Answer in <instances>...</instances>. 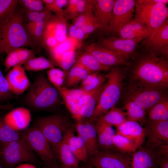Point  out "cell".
<instances>
[{"instance_id":"6da1fadb","label":"cell","mask_w":168,"mask_h":168,"mask_svg":"<svg viewBox=\"0 0 168 168\" xmlns=\"http://www.w3.org/2000/svg\"><path fill=\"white\" fill-rule=\"evenodd\" d=\"M137 50L126 66L130 82L167 88L168 58L155 54Z\"/></svg>"},{"instance_id":"7a4b0ae2","label":"cell","mask_w":168,"mask_h":168,"mask_svg":"<svg viewBox=\"0 0 168 168\" xmlns=\"http://www.w3.org/2000/svg\"><path fill=\"white\" fill-rule=\"evenodd\" d=\"M36 45L24 25L23 11L16 9L0 23V54H7L16 48Z\"/></svg>"},{"instance_id":"3957f363","label":"cell","mask_w":168,"mask_h":168,"mask_svg":"<svg viewBox=\"0 0 168 168\" xmlns=\"http://www.w3.org/2000/svg\"><path fill=\"white\" fill-rule=\"evenodd\" d=\"M62 100L59 91L49 82L45 74L41 72L30 84L24 101L31 108L44 110L58 106Z\"/></svg>"},{"instance_id":"277c9868","label":"cell","mask_w":168,"mask_h":168,"mask_svg":"<svg viewBox=\"0 0 168 168\" xmlns=\"http://www.w3.org/2000/svg\"><path fill=\"white\" fill-rule=\"evenodd\" d=\"M109 71L92 117L94 118L105 114L115 106L120 96L125 71L118 66L112 67Z\"/></svg>"},{"instance_id":"5b68a950","label":"cell","mask_w":168,"mask_h":168,"mask_svg":"<svg viewBox=\"0 0 168 168\" xmlns=\"http://www.w3.org/2000/svg\"><path fill=\"white\" fill-rule=\"evenodd\" d=\"M166 5L154 0L136 1L133 19L146 25L152 36L168 19Z\"/></svg>"},{"instance_id":"8992f818","label":"cell","mask_w":168,"mask_h":168,"mask_svg":"<svg viewBox=\"0 0 168 168\" xmlns=\"http://www.w3.org/2000/svg\"><path fill=\"white\" fill-rule=\"evenodd\" d=\"M167 88L129 82L125 97L148 111L156 104L168 98Z\"/></svg>"},{"instance_id":"52a82bcc","label":"cell","mask_w":168,"mask_h":168,"mask_svg":"<svg viewBox=\"0 0 168 168\" xmlns=\"http://www.w3.org/2000/svg\"><path fill=\"white\" fill-rule=\"evenodd\" d=\"M34 153L21 138L0 147V159L4 168H15L25 162L36 161Z\"/></svg>"},{"instance_id":"ba28073f","label":"cell","mask_w":168,"mask_h":168,"mask_svg":"<svg viewBox=\"0 0 168 168\" xmlns=\"http://www.w3.org/2000/svg\"><path fill=\"white\" fill-rule=\"evenodd\" d=\"M36 126L49 141L54 152L70 128L67 119L60 114L39 117L36 121Z\"/></svg>"},{"instance_id":"9c48e42d","label":"cell","mask_w":168,"mask_h":168,"mask_svg":"<svg viewBox=\"0 0 168 168\" xmlns=\"http://www.w3.org/2000/svg\"><path fill=\"white\" fill-rule=\"evenodd\" d=\"M20 133L21 138L26 145L45 164H57L49 142L36 126L27 128Z\"/></svg>"},{"instance_id":"30bf717a","label":"cell","mask_w":168,"mask_h":168,"mask_svg":"<svg viewBox=\"0 0 168 168\" xmlns=\"http://www.w3.org/2000/svg\"><path fill=\"white\" fill-rule=\"evenodd\" d=\"M116 149L99 151L88 157L89 164L94 168H130L131 157Z\"/></svg>"},{"instance_id":"8fae6325","label":"cell","mask_w":168,"mask_h":168,"mask_svg":"<svg viewBox=\"0 0 168 168\" xmlns=\"http://www.w3.org/2000/svg\"><path fill=\"white\" fill-rule=\"evenodd\" d=\"M136 1L115 0L109 23L108 32L117 34L133 19Z\"/></svg>"},{"instance_id":"7c38bea8","label":"cell","mask_w":168,"mask_h":168,"mask_svg":"<svg viewBox=\"0 0 168 168\" xmlns=\"http://www.w3.org/2000/svg\"><path fill=\"white\" fill-rule=\"evenodd\" d=\"M138 49L152 52L168 58V19L153 35L140 43Z\"/></svg>"},{"instance_id":"4fadbf2b","label":"cell","mask_w":168,"mask_h":168,"mask_svg":"<svg viewBox=\"0 0 168 168\" xmlns=\"http://www.w3.org/2000/svg\"><path fill=\"white\" fill-rule=\"evenodd\" d=\"M140 42L137 40L124 39L113 35L100 38L97 44L116 53L128 61L136 53Z\"/></svg>"},{"instance_id":"5bb4252c","label":"cell","mask_w":168,"mask_h":168,"mask_svg":"<svg viewBox=\"0 0 168 168\" xmlns=\"http://www.w3.org/2000/svg\"><path fill=\"white\" fill-rule=\"evenodd\" d=\"M144 128L146 147L155 151L162 145L168 143V120L151 122L147 120Z\"/></svg>"},{"instance_id":"9a60e30c","label":"cell","mask_w":168,"mask_h":168,"mask_svg":"<svg viewBox=\"0 0 168 168\" xmlns=\"http://www.w3.org/2000/svg\"><path fill=\"white\" fill-rule=\"evenodd\" d=\"M96 119L92 117L86 120L76 122V129L78 136L84 144L88 157L99 151L96 128Z\"/></svg>"},{"instance_id":"2e32d148","label":"cell","mask_w":168,"mask_h":168,"mask_svg":"<svg viewBox=\"0 0 168 168\" xmlns=\"http://www.w3.org/2000/svg\"><path fill=\"white\" fill-rule=\"evenodd\" d=\"M62 99L76 122L81 120L86 93L82 89L62 87L59 91Z\"/></svg>"},{"instance_id":"e0dca14e","label":"cell","mask_w":168,"mask_h":168,"mask_svg":"<svg viewBox=\"0 0 168 168\" xmlns=\"http://www.w3.org/2000/svg\"><path fill=\"white\" fill-rule=\"evenodd\" d=\"M73 132L69 128L56 146L54 152L58 160L60 168H77L80 161L73 154L69 144V138Z\"/></svg>"},{"instance_id":"ac0fdd59","label":"cell","mask_w":168,"mask_h":168,"mask_svg":"<svg viewBox=\"0 0 168 168\" xmlns=\"http://www.w3.org/2000/svg\"><path fill=\"white\" fill-rule=\"evenodd\" d=\"M86 51L91 54L100 63L107 66L112 67L120 65L126 66L130 64V62L117 54L97 44H92L87 46Z\"/></svg>"},{"instance_id":"d6986e66","label":"cell","mask_w":168,"mask_h":168,"mask_svg":"<svg viewBox=\"0 0 168 168\" xmlns=\"http://www.w3.org/2000/svg\"><path fill=\"white\" fill-rule=\"evenodd\" d=\"M130 168H159V156L155 151L142 146L132 153Z\"/></svg>"},{"instance_id":"ffe728a7","label":"cell","mask_w":168,"mask_h":168,"mask_svg":"<svg viewBox=\"0 0 168 168\" xmlns=\"http://www.w3.org/2000/svg\"><path fill=\"white\" fill-rule=\"evenodd\" d=\"M9 89L12 93L18 95L28 89L31 84L25 70L21 65L13 67L6 76Z\"/></svg>"},{"instance_id":"44dd1931","label":"cell","mask_w":168,"mask_h":168,"mask_svg":"<svg viewBox=\"0 0 168 168\" xmlns=\"http://www.w3.org/2000/svg\"><path fill=\"white\" fill-rule=\"evenodd\" d=\"M115 0H93L92 12L100 29L108 31L109 26Z\"/></svg>"},{"instance_id":"7402d4cb","label":"cell","mask_w":168,"mask_h":168,"mask_svg":"<svg viewBox=\"0 0 168 168\" xmlns=\"http://www.w3.org/2000/svg\"><path fill=\"white\" fill-rule=\"evenodd\" d=\"M117 35L119 38L141 42L148 38L151 32L146 25L133 19L121 28Z\"/></svg>"},{"instance_id":"603a6c76","label":"cell","mask_w":168,"mask_h":168,"mask_svg":"<svg viewBox=\"0 0 168 168\" xmlns=\"http://www.w3.org/2000/svg\"><path fill=\"white\" fill-rule=\"evenodd\" d=\"M116 133L130 140L138 148L142 146L146 138L144 128L139 123L127 120L116 127Z\"/></svg>"},{"instance_id":"cb8c5ba5","label":"cell","mask_w":168,"mask_h":168,"mask_svg":"<svg viewBox=\"0 0 168 168\" xmlns=\"http://www.w3.org/2000/svg\"><path fill=\"white\" fill-rule=\"evenodd\" d=\"M31 118L30 110L26 108L20 107L10 111L3 119L5 123L11 128L19 131L27 128Z\"/></svg>"},{"instance_id":"d4e9b609","label":"cell","mask_w":168,"mask_h":168,"mask_svg":"<svg viewBox=\"0 0 168 168\" xmlns=\"http://www.w3.org/2000/svg\"><path fill=\"white\" fill-rule=\"evenodd\" d=\"M7 55L4 62L6 71L16 66L24 65L35 56L33 50L25 47L15 49L7 54Z\"/></svg>"},{"instance_id":"484cf974","label":"cell","mask_w":168,"mask_h":168,"mask_svg":"<svg viewBox=\"0 0 168 168\" xmlns=\"http://www.w3.org/2000/svg\"><path fill=\"white\" fill-rule=\"evenodd\" d=\"M95 125L99 150L116 149L113 142V138L115 133L112 126L98 122L96 119Z\"/></svg>"},{"instance_id":"4316f807","label":"cell","mask_w":168,"mask_h":168,"mask_svg":"<svg viewBox=\"0 0 168 168\" xmlns=\"http://www.w3.org/2000/svg\"><path fill=\"white\" fill-rule=\"evenodd\" d=\"M68 25L67 21L60 18L56 15H52L47 21L45 30L54 35L59 44L68 37Z\"/></svg>"},{"instance_id":"83f0119b","label":"cell","mask_w":168,"mask_h":168,"mask_svg":"<svg viewBox=\"0 0 168 168\" xmlns=\"http://www.w3.org/2000/svg\"><path fill=\"white\" fill-rule=\"evenodd\" d=\"M105 82L96 89L86 93L84 104L81 112V120L88 119L92 117Z\"/></svg>"},{"instance_id":"f1b7e54d","label":"cell","mask_w":168,"mask_h":168,"mask_svg":"<svg viewBox=\"0 0 168 168\" xmlns=\"http://www.w3.org/2000/svg\"><path fill=\"white\" fill-rule=\"evenodd\" d=\"M123 108L127 120L145 124L147 121L146 110L128 98L125 97Z\"/></svg>"},{"instance_id":"f546056e","label":"cell","mask_w":168,"mask_h":168,"mask_svg":"<svg viewBox=\"0 0 168 168\" xmlns=\"http://www.w3.org/2000/svg\"><path fill=\"white\" fill-rule=\"evenodd\" d=\"M97 121L116 127L127 120L123 108L116 107L112 108L102 116L96 119Z\"/></svg>"},{"instance_id":"4dcf8cb0","label":"cell","mask_w":168,"mask_h":168,"mask_svg":"<svg viewBox=\"0 0 168 168\" xmlns=\"http://www.w3.org/2000/svg\"><path fill=\"white\" fill-rule=\"evenodd\" d=\"M75 63L90 73L109 71L111 67L102 65L91 54L86 51L77 58Z\"/></svg>"},{"instance_id":"1f68e13d","label":"cell","mask_w":168,"mask_h":168,"mask_svg":"<svg viewBox=\"0 0 168 168\" xmlns=\"http://www.w3.org/2000/svg\"><path fill=\"white\" fill-rule=\"evenodd\" d=\"M91 73L80 65L75 63L67 72L63 86L69 88L74 86L81 83Z\"/></svg>"},{"instance_id":"d6a6232c","label":"cell","mask_w":168,"mask_h":168,"mask_svg":"<svg viewBox=\"0 0 168 168\" xmlns=\"http://www.w3.org/2000/svg\"><path fill=\"white\" fill-rule=\"evenodd\" d=\"M147 120L159 122L168 120V99L158 102L148 111Z\"/></svg>"},{"instance_id":"836d02e7","label":"cell","mask_w":168,"mask_h":168,"mask_svg":"<svg viewBox=\"0 0 168 168\" xmlns=\"http://www.w3.org/2000/svg\"><path fill=\"white\" fill-rule=\"evenodd\" d=\"M70 147L73 154L80 161L88 162V155L85 146L81 138L75 136L74 133L71 135L69 140Z\"/></svg>"},{"instance_id":"e575fe53","label":"cell","mask_w":168,"mask_h":168,"mask_svg":"<svg viewBox=\"0 0 168 168\" xmlns=\"http://www.w3.org/2000/svg\"><path fill=\"white\" fill-rule=\"evenodd\" d=\"M80 42L76 39L68 37L64 41L58 44L53 49L49 51L51 61L57 58L64 53L75 50L80 46Z\"/></svg>"},{"instance_id":"d590c367","label":"cell","mask_w":168,"mask_h":168,"mask_svg":"<svg viewBox=\"0 0 168 168\" xmlns=\"http://www.w3.org/2000/svg\"><path fill=\"white\" fill-rule=\"evenodd\" d=\"M23 65L25 71L34 72L48 70L55 66L52 61L43 57L32 58Z\"/></svg>"},{"instance_id":"8d00e7d4","label":"cell","mask_w":168,"mask_h":168,"mask_svg":"<svg viewBox=\"0 0 168 168\" xmlns=\"http://www.w3.org/2000/svg\"><path fill=\"white\" fill-rule=\"evenodd\" d=\"M20 133L16 131L5 123L0 117V145H4L21 138Z\"/></svg>"},{"instance_id":"74e56055","label":"cell","mask_w":168,"mask_h":168,"mask_svg":"<svg viewBox=\"0 0 168 168\" xmlns=\"http://www.w3.org/2000/svg\"><path fill=\"white\" fill-rule=\"evenodd\" d=\"M67 72L55 67L46 71L47 77L49 82L59 91L64 86Z\"/></svg>"},{"instance_id":"f35d334b","label":"cell","mask_w":168,"mask_h":168,"mask_svg":"<svg viewBox=\"0 0 168 168\" xmlns=\"http://www.w3.org/2000/svg\"><path fill=\"white\" fill-rule=\"evenodd\" d=\"M113 142L115 148L119 152L124 153H133L138 148L129 139L116 133L113 137Z\"/></svg>"},{"instance_id":"ab89813d","label":"cell","mask_w":168,"mask_h":168,"mask_svg":"<svg viewBox=\"0 0 168 168\" xmlns=\"http://www.w3.org/2000/svg\"><path fill=\"white\" fill-rule=\"evenodd\" d=\"M75 50L67 51L52 61L54 65L58 66L63 70L68 71L75 63L77 58Z\"/></svg>"},{"instance_id":"60d3db41","label":"cell","mask_w":168,"mask_h":168,"mask_svg":"<svg viewBox=\"0 0 168 168\" xmlns=\"http://www.w3.org/2000/svg\"><path fill=\"white\" fill-rule=\"evenodd\" d=\"M17 0H0V23L16 9Z\"/></svg>"},{"instance_id":"b9f144b4","label":"cell","mask_w":168,"mask_h":168,"mask_svg":"<svg viewBox=\"0 0 168 168\" xmlns=\"http://www.w3.org/2000/svg\"><path fill=\"white\" fill-rule=\"evenodd\" d=\"M48 20H40L36 22V27L31 36L36 45L42 46L43 36Z\"/></svg>"},{"instance_id":"7bdbcfd3","label":"cell","mask_w":168,"mask_h":168,"mask_svg":"<svg viewBox=\"0 0 168 168\" xmlns=\"http://www.w3.org/2000/svg\"><path fill=\"white\" fill-rule=\"evenodd\" d=\"M93 0H79L76 8L68 15L69 19H72L89 9H92Z\"/></svg>"},{"instance_id":"ee69618b","label":"cell","mask_w":168,"mask_h":168,"mask_svg":"<svg viewBox=\"0 0 168 168\" xmlns=\"http://www.w3.org/2000/svg\"><path fill=\"white\" fill-rule=\"evenodd\" d=\"M45 8L51 12H54L56 15L60 18L66 21L69 19L65 10L59 7L56 3L55 0H42Z\"/></svg>"},{"instance_id":"f6af8a7d","label":"cell","mask_w":168,"mask_h":168,"mask_svg":"<svg viewBox=\"0 0 168 168\" xmlns=\"http://www.w3.org/2000/svg\"><path fill=\"white\" fill-rule=\"evenodd\" d=\"M7 80L1 69L0 67V99H9L12 96Z\"/></svg>"},{"instance_id":"bcb514c9","label":"cell","mask_w":168,"mask_h":168,"mask_svg":"<svg viewBox=\"0 0 168 168\" xmlns=\"http://www.w3.org/2000/svg\"><path fill=\"white\" fill-rule=\"evenodd\" d=\"M94 17L92 9H91L72 19V24L81 28L87 21Z\"/></svg>"},{"instance_id":"7dc6e473","label":"cell","mask_w":168,"mask_h":168,"mask_svg":"<svg viewBox=\"0 0 168 168\" xmlns=\"http://www.w3.org/2000/svg\"><path fill=\"white\" fill-rule=\"evenodd\" d=\"M58 44L54 35L45 29L43 39L42 46L45 47L49 52L54 48Z\"/></svg>"},{"instance_id":"c3c4849f","label":"cell","mask_w":168,"mask_h":168,"mask_svg":"<svg viewBox=\"0 0 168 168\" xmlns=\"http://www.w3.org/2000/svg\"><path fill=\"white\" fill-rule=\"evenodd\" d=\"M107 80L106 74H103L100 72L92 80L90 84L83 90L86 93H88L97 88L105 82Z\"/></svg>"},{"instance_id":"681fc988","label":"cell","mask_w":168,"mask_h":168,"mask_svg":"<svg viewBox=\"0 0 168 168\" xmlns=\"http://www.w3.org/2000/svg\"><path fill=\"white\" fill-rule=\"evenodd\" d=\"M81 28L85 34L87 36L96 30L100 29L94 17L85 23Z\"/></svg>"},{"instance_id":"f907efd6","label":"cell","mask_w":168,"mask_h":168,"mask_svg":"<svg viewBox=\"0 0 168 168\" xmlns=\"http://www.w3.org/2000/svg\"><path fill=\"white\" fill-rule=\"evenodd\" d=\"M100 72H93L89 74L82 81L80 88L84 90L89 85L92 80Z\"/></svg>"},{"instance_id":"816d5d0a","label":"cell","mask_w":168,"mask_h":168,"mask_svg":"<svg viewBox=\"0 0 168 168\" xmlns=\"http://www.w3.org/2000/svg\"><path fill=\"white\" fill-rule=\"evenodd\" d=\"M40 12H28L24 14H25L27 19L29 21V22H36L38 19Z\"/></svg>"},{"instance_id":"f5cc1de1","label":"cell","mask_w":168,"mask_h":168,"mask_svg":"<svg viewBox=\"0 0 168 168\" xmlns=\"http://www.w3.org/2000/svg\"><path fill=\"white\" fill-rule=\"evenodd\" d=\"M87 36L85 34L81 28H77L75 34V39L80 42Z\"/></svg>"},{"instance_id":"db71d44e","label":"cell","mask_w":168,"mask_h":168,"mask_svg":"<svg viewBox=\"0 0 168 168\" xmlns=\"http://www.w3.org/2000/svg\"><path fill=\"white\" fill-rule=\"evenodd\" d=\"M77 28L72 23L70 24H68V31L69 37L75 39V34Z\"/></svg>"},{"instance_id":"11a10c76","label":"cell","mask_w":168,"mask_h":168,"mask_svg":"<svg viewBox=\"0 0 168 168\" xmlns=\"http://www.w3.org/2000/svg\"><path fill=\"white\" fill-rule=\"evenodd\" d=\"M159 168H168V158L159 156Z\"/></svg>"},{"instance_id":"9f6ffc18","label":"cell","mask_w":168,"mask_h":168,"mask_svg":"<svg viewBox=\"0 0 168 168\" xmlns=\"http://www.w3.org/2000/svg\"><path fill=\"white\" fill-rule=\"evenodd\" d=\"M36 25V22L35 21H30L26 26L28 33L31 36L35 30Z\"/></svg>"},{"instance_id":"6f0895ef","label":"cell","mask_w":168,"mask_h":168,"mask_svg":"<svg viewBox=\"0 0 168 168\" xmlns=\"http://www.w3.org/2000/svg\"><path fill=\"white\" fill-rule=\"evenodd\" d=\"M15 168H36V167L31 163H25L18 165Z\"/></svg>"},{"instance_id":"680465c9","label":"cell","mask_w":168,"mask_h":168,"mask_svg":"<svg viewBox=\"0 0 168 168\" xmlns=\"http://www.w3.org/2000/svg\"><path fill=\"white\" fill-rule=\"evenodd\" d=\"M56 4L60 7L63 9V7L67 5L68 0H55Z\"/></svg>"},{"instance_id":"91938a15","label":"cell","mask_w":168,"mask_h":168,"mask_svg":"<svg viewBox=\"0 0 168 168\" xmlns=\"http://www.w3.org/2000/svg\"><path fill=\"white\" fill-rule=\"evenodd\" d=\"M13 106L11 105H0V110H10L11 109Z\"/></svg>"},{"instance_id":"94428289","label":"cell","mask_w":168,"mask_h":168,"mask_svg":"<svg viewBox=\"0 0 168 168\" xmlns=\"http://www.w3.org/2000/svg\"><path fill=\"white\" fill-rule=\"evenodd\" d=\"M44 168H59L57 164H45Z\"/></svg>"},{"instance_id":"6125c7cd","label":"cell","mask_w":168,"mask_h":168,"mask_svg":"<svg viewBox=\"0 0 168 168\" xmlns=\"http://www.w3.org/2000/svg\"><path fill=\"white\" fill-rule=\"evenodd\" d=\"M77 168H94V167H92V166H91V165H90L89 164L88 165L86 166H85V167H81V168H80L79 167Z\"/></svg>"},{"instance_id":"be15d7a7","label":"cell","mask_w":168,"mask_h":168,"mask_svg":"<svg viewBox=\"0 0 168 168\" xmlns=\"http://www.w3.org/2000/svg\"><path fill=\"white\" fill-rule=\"evenodd\" d=\"M0 168H4L0 159Z\"/></svg>"}]
</instances>
